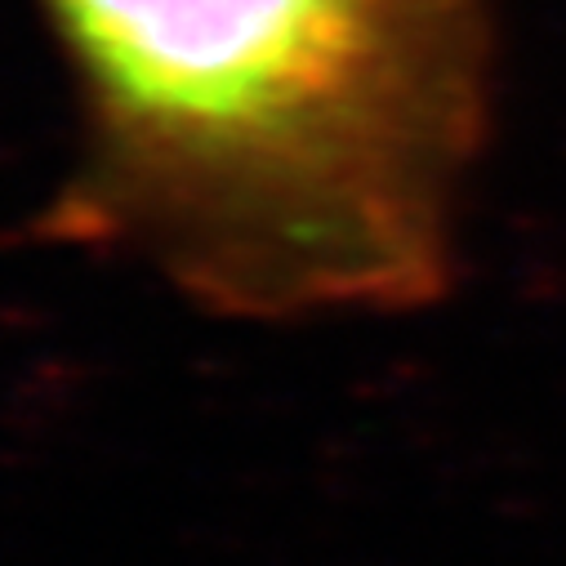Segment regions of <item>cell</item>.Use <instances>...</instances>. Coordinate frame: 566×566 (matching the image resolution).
<instances>
[{
    "label": "cell",
    "instance_id": "6da1fadb",
    "mask_svg": "<svg viewBox=\"0 0 566 566\" xmlns=\"http://www.w3.org/2000/svg\"><path fill=\"white\" fill-rule=\"evenodd\" d=\"M76 85L59 228L232 317L451 286L491 116V0H36Z\"/></svg>",
    "mask_w": 566,
    "mask_h": 566
}]
</instances>
